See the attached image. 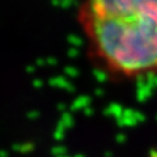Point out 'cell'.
I'll return each mask as SVG.
<instances>
[{"label":"cell","mask_w":157,"mask_h":157,"mask_svg":"<svg viewBox=\"0 0 157 157\" xmlns=\"http://www.w3.org/2000/svg\"><path fill=\"white\" fill-rule=\"evenodd\" d=\"M77 24L90 60L118 80L157 76V0H80Z\"/></svg>","instance_id":"1"}]
</instances>
